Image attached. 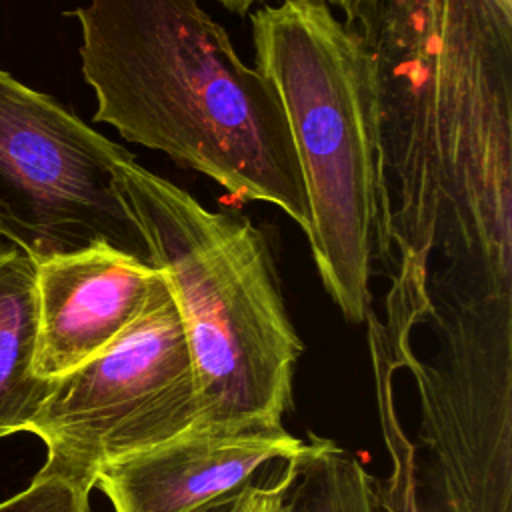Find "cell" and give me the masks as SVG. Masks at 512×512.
<instances>
[{"label": "cell", "mask_w": 512, "mask_h": 512, "mask_svg": "<svg viewBox=\"0 0 512 512\" xmlns=\"http://www.w3.org/2000/svg\"><path fill=\"white\" fill-rule=\"evenodd\" d=\"M274 488L272 512H380L376 480L360 458L316 434L282 462Z\"/></svg>", "instance_id": "cell-11"}, {"label": "cell", "mask_w": 512, "mask_h": 512, "mask_svg": "<svg viewBox=\"0 0 512 512\" xmlns=\"http://www.w3.org/2000/svg\"><path fill=\"white\" fill-rule=\"evenodd\" d=\"M220 2L226 10H230L236 16H246L250 12V8H254L256 4H262L266 0H216Z\"/></svg>", "instance_id": "cell-14"}, {"label": "cell", "mask_w": 512, "mask_h": 512, "mask_svg": "<svg viewBox=\"0 0 512 512\" xmlns=\"http://www.w3.org/2000/svg\"><path fill=\"white\" fill-rule=\"evenodd\" d=\"M368 346L378 424L390 460L388 476L376 482L380 512H470L454 494L438 466L404 430L394 392L398 366L380 336L372 330H368Z\"/></svg>", "instance_id": "cell-10"}, {"label": "cell", "mask_w": 512, "mask_h": 512, "mask_svg": "<svg viewBox=\"0 0 512 512\" xmlns=\"http://www.w3.org/2000/svg\"><path fill=\"white\" fill-rule=\"evenodd\" d=\"M198 420L194 362L176 302L156 268L140 316L100 354L50 380L28 432L46 448L40 474L92 492L106 464L162 444Z\"/></svg>", "instance_id": "cell-5"}, {"label": "cell", "mask_w": 512, "mask_h": 512, "mask_svg": "<svg viewBox=\"0 0 512 512\" xmlns=\"http://www.w3.org/2000/svg\"><path fill=\"white\" fill-rule=\"evenodd\" d=\"M256 68L276 88L310 206V250L342 316L374 312L378 214L376 70L354 26L324 0H284L252 14Z\"/></svg>", "instance_id": "cell-4"}, {"label": "cell", "mask_w": 512, "mask_h": 512, "mask_svg": "<svg viewBox=\"0 0 512 512\" xmlns=\"http://www.w3.org/2000/svg\"><path fill=\"white\" fill-rule=\"evenodd\" d=\"M0 512H90V492L62 476L36 472L24 490L0 502Z\"/></svg>", "instance_id": "cell-12"}, {"label": "cell", "mask_w": 512, "mask_h": 512, "mask_svg": "<svg viewBox=\"0 0 512 512\" xmlns=\"http://www.w3.org/2000/svg\"><path fill=\"white\" fill-rule=\"evenodd\" d=\"M124 146L0 68V238L34 260L110 244L150 254L116 166ZM152 264V262H150Z\"/></svg>", "instance_id": "cell-6"}, {"label": "cell", "mask_w": 512, "mask_h": 512, "mask_svg": "<svg viewBox=\"0 0 512 512\" xmlns=\"http://www.w3.org/2000/svg\"><path fill=\"white\" fill-rule=\"evenodd\" d=\"M36 260L0 238V440L28 432L50 380L34 370Z\"/></svg>", "instance_id": "cell-9"}, {"label": "cell", "mask_w": 512, "mask_h": 512, "mask_svg": "<svg viewBox=\"0 0 512 512\" xmlns=\"http://www.w3.org/2000/svg\"><path fill=\"white\" fill-rule=\"evenodd\" d=\"M116 178L180 312L200 392L196 426L282 430L304 346L266 234L242 214L208 210L134 156Z\"/></svg>", "instance_id": "cell-3"}, {"label": "cell", "mask_w": 512, "mask_h": 512, "mask_svg": "<svg viewBox=\"0 0 512 512\" xmlns=\"http://www.w3.org/2000/svg\"><path fill=\"white\" fill-rule=\"evenodd\" d=\"M304 444L286 428L236 432L192 426L106 464L94 488L114 512H202L242 492L264 466L296 456Z\"/></svg>", "instance_id": "cell-7"}, {"label": "cell", "mask_w": 512, "mask_h": 512, "mask_svg": "<svg viewBox=\"0 0 512 512\" xmlns=\"http://www.w3.org/2000/svg\"><path fill=\"white\" fill-rule=\"evenodd\" d=\"M154 276L110 244L36 260V374L54 380L100 354L140 316Z\"/></svg>", "instance_id": "cell-8"}, {"label": "cell", "mask_w": 512, "mask_h": 512, "mask_svg": "<svg viewBox=\"0 0 512 512\" xmlns=\"http://www.w3.org/2000/svg\"><path fill=\"white\" fill-rule=\"evenodd\" d=\"M72 16L96 122L238 200L274 204L310 234L280 96L198 0H88Z\"/></svg>", "instance_id": "cell-2"}, {"label": "cell", "mask_w": 512, "mask_h": 512, "mask_svg": "<svg viewBox=\"0 0 512 512\" xmlns=\"http://www.w3.org/2000/svg\"><path fill=\"white\" fill-rule=\"evenodd\" d=\"M330 8H338L344 16V22L350 26L356 12H358V6H360V0H324Z\"/></svg>", "instance_id": "cell-13"}, {"label": "cell", "mask_w": 512, "mask_h": 512, "mask_svg": "<svg viewBox=\"0 0 512 512\" xmlns=\"http://www.w3.org/2000/svg\"><path fill=\"white\" fill-rule=\"evenodd\" d=\"M376 70L372 278L392 354L418 328L512 320V0H360Z\"/></svg>", "instance_id": "cell-1"}]
</instances>
